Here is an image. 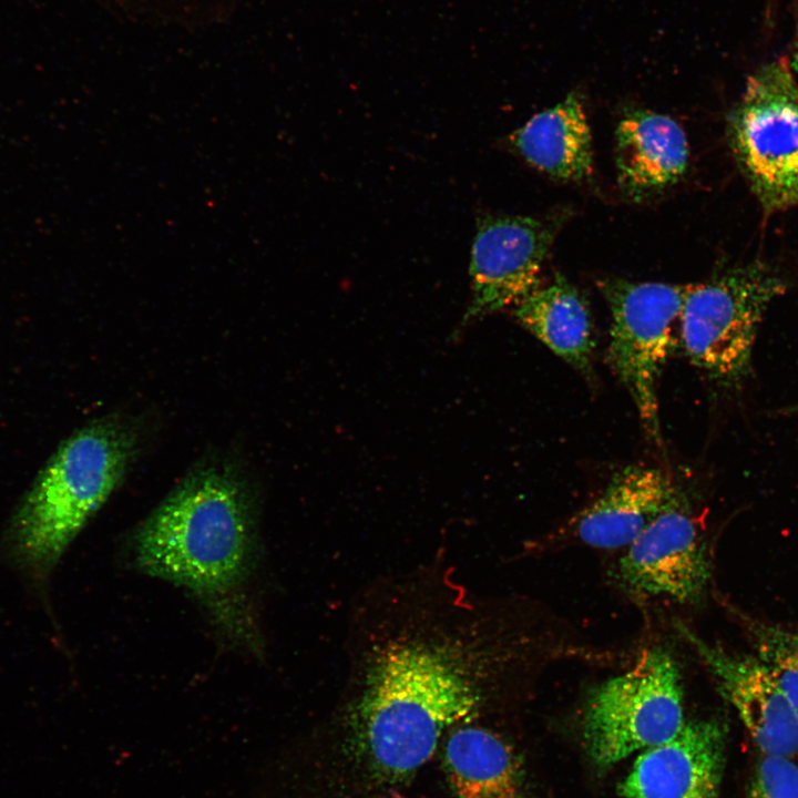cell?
Returning <instances> with one entry per match:
<instances>
[{"instance_id":"1","label":"cell","mask_w":798,"mask_h":798,"mask_svg":"<svg viewBox=\"0 0 798 798\" xmlns=\"http://www.w3.org/2000/svg\"><path fill=\"white\" fill-rule=\"evenodd\" d=\"M429 565L369 590L352 616L349 684L377 767L406 776L481 712L508 661L483 603Z\"/></svg>"},{"instance_id":"2","label":"cell","mask_w":798,"mask_h":798,"mask_svg":"<svg viewBox=\"0 0 798 798\" xmlns=\"http://www.w3.org/2000/svg\"><path fill=\"white\" fill-rule=\"evenodd\" d=\"M136 566L183 586L223 631L255 642L244 596L256 553L255 507L246 478L229 463L196 466L134 535Z\"/></svg>"},{"instance_id":"3","label":"cell","mask_w":798,"mask_h":798,"mask_svg":"<svg viewBox=\"0 0 798 798\" xmlns=\"http://www.w3.org/2000/svg\"><path fill=\"white\" fill-rule=\"evenodd\" d=\"M140 450V434L112 415L69 436L48 460L12 516L9 540L19 561L47 572L120 487Z\"/></svg>"},{"instance_id":"4","label":"cell","mask_w":798,"mask_h":798,"mask_svg":"<svg viewBox=\"0 0 798 798\" xmlns=\"http://www.w3.org/2000/svg\"><path fill=\"white\" fill-rule=\"evenodd\" d=\"M786 288L784 279L761 264L689 285L679 317L689 361L717 386L740 388L751 374L764 317Z\"/></svg>"},{"instance_id":"5","label":"cell","mask_w":798,"mask_h":798,"mask_svg":"<svg viewBox=\"0 0 798 798\" xmlns=\"http://www.w3.org/2000/svg\"><path fill=\"white\" fill-rule=\"evenodd\" d=\"M685 723L678 664L669 652L653 646L590 693L582 736L592 763L607 769L671 740Z\"/></svg>"},{"instance_id":"6","label":"cell","mask_w":798,"mask_h":798,"mask_svg":"<svg viewBox=\"0 0 798 798\" xmlns=\"http://www.w3.org/2000/svg\"><path fill=\"white\" fill-rule=\"evenodd\" d=\"M728 135L763 207L798 206V82L789 62L767 63L748 78Z\"/></svg>"},{"instance_id":"7","label":"cell","mask_w":798,"mask_h":798,"mask_svg":"<svg viewBox=\"0 0 798 798\" xmlns=\"http://www.w3.org/2000/svg\"><path fill=\"white\" fill-rule=\"evenodd\" d=\"M612 315L608 364L631 396L648 438L662 442L657 381L674 347L689 285L597 282Z\"/></svg>"},{"instance_id":"8","label":"cell","mask_w":798,"mask_h":798,"mask_svg":"<svg viewBox=\"0 0 798 798\" xmlns=\"http://www.w3.org/2000/svg\"><path fill=\"white\" fill-rule=\"evenodd\" d=\"M559 218L485 215L478 222L471 264V299L462 326L516 306L540 287L543 263Z\"/></svg>"},{"instance_id":"9","label":"cell","mask_w":798,"mask_h":798,"mask_svg":"<svg viewBox=\"0 0 798 798\" xmlns=\"http://www.w3.org/2000/svg\"><path fill=\"white\" fill-rule=\"evenodd\" d=\"M616 575L638 597L679 604L700 601L709 584L710 561L703 534L679 494L625 548Z\"/></svg>"},{"instance_id":"10","label":"cell","mask_w":798,"mask_h":798,"mask_svg":"<svg viewBox=\"0 0 798 798\" xmlns=\"http://www.w3.org/2000/svg\"><path fill=\"white\" fill-rule=\"evenodd\" d=\"M677 630L760 751L789 758L798 754V716L765 664L751 652H736L708 642L684 625Z\"/></svg>"},{"instance_id":"11","label":"cell","mask_w":798,"mask_h":798,"mask_svg":"<svg viewBox=\"0 0 798 798\" xmlns=\"http://www.w3.org/2000/svg\"><path fill=\"white\" fill-rule=\"evenodd\" d=\"M727 726L720 719L685 723L671 740L638 755L618 790L624 798H719Z\"/></svg>"},{"instance_id":"12","label":"cell","mask_w":798,"mask_h":798,"mask_svg":"<svg viewBox=\"0 0 798 798\" xmlns=\"http://www.w3.org/2000/svg\"><path fill=\"white\" fill-rule=\"evenodd\" d=\"M661 469L632 464L616 472L602 494L561 530L595 549H625L678 495Z\"/></svg>"},{"instance_id":"13","label":"cell","mask_w":798,"mask_h":798,"mask_svg":"<svg viewBox=\"0 0 798 798\" xmlns=\"http://www.w3.org/2000/svg\"><path fill=\"white\" fill-rule=\"evenodd\" d=\"M615 164L622 192L641 200L677 183L688 164V144L668 115L631 111L615 132Z\"/></svg>"},{"instance_id":"14","label":"cell","mask_w":798,"mask_h":798,"mask_svg":"<svg viewBox=\"0 0 798 798\" xmlns=\"http://www.w3.org/2000/svg\"><path fill=\"white\" fill-rule=\"evenodd\" d=\"M520 324L584 376L592 375L595 348L592 315L583 294L561 274L516 306Z\"/></svg>"},{"instance_id":"15","label":"cell","mask_w":798,"mask_h":798,"mask_svg":"<svg viewBox=\"0 0 798 798\" xmlns=\"http://www.w3.org/2000/svg\"><path fill=\"white\" fill-rule=\"evenodd\" d=\"M535 168L563 181H579L593 170L591 131L575 93L531 117L511 137Z\"/></svg>"},{"instance_id":"16","label":"cell","mask_w":798,"mask_h":798,"mask_svg":"<svg viewBox=\"0 0 798 798\" xmlns=\"http://www.w3.org/2000/svg\"><path fill=\"white\" fill-rule=\"evenodd\" d=\"M472 722L450 730L446 767L459 798H532L510 747Z\"/></svg>"},{"instance_id":"17","label":"cell","mask_w":798,"mask_h":798,"mask_svg":"<svg viewBox=\"0 0 798 798\" xmlns=\"http://www.w3.org/2000/svg\"><path fill=\"white\" fill-rule=\"evenodd\" d=\"M755 654L769 669L798 716V625L733 611Z\"/></svg>"},{"instance_id":"18","label":"cell","mask_w":798,"mask_h":798,"mask_svg":"<svg viewBox=\"0 0 798 798\" xmlns=\"http://www.w3.org/2000/svg\"><path fill=\"white\" fill-rule=\"evenodd\" d=\"M746 798H798V765L789 757L764 755L754 768Z\"/></svg>"},{"instance_id":"19","label":"cell","mask_w":798,"mask_h":798,"mask_svg":"<svg viewBox=\"0 0 798 798\" xmlns=\"http://www.w3.org/2000/svg\"><path fill=\"white\" fill-rule=\"evenodd\" d=\"M789 64H790L791 70H792V72H794V74H795V78H796V80H797V82H798V43L796 44L795 52H794V57H792L791 62H789Z\"/></svg>"}]
</instances>
